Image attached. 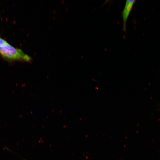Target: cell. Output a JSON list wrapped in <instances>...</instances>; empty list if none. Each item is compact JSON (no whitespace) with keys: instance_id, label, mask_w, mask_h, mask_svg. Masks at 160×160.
<instances>
[{"instance_id":"cell-1","label":"cell","mask_w":160,"mask_h":160,"mask_svg":"<svg viewBox=\"0 0 160 160\" xmlns=\"http://www.w3.org/2000/svg\"><path fill=\"white\" fill-rule=\"evenodd\" d=\"M0 56L10 62L19 61L31 63L32 58L21 49L15 47L6 40L0 37Z\"/></svg>"},{"instance_id":"cell-2","label":"cell","mask_w":160,"mask_h":160,"mask_svg":"<svg viewBox=\"0 0 160 160\" xmlns=\"http://www.w3.org/2000/svg\"><path fill=\"white\" fill-rule=\"evenodd\" d=\"M135 1V0H127L126 1L122 13L123 22V29L124 31H126L127 21Z\"/></svg>"}]
</instances>
